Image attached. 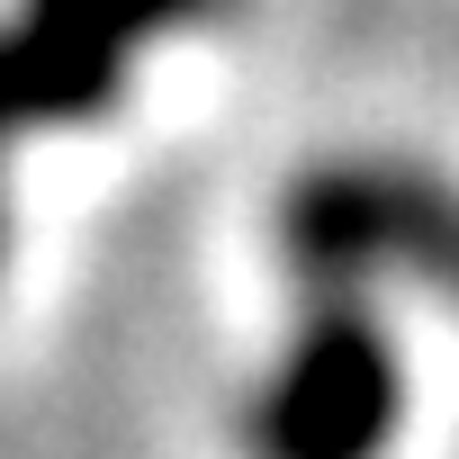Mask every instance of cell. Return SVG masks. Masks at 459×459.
<instances>
[{
    "instance_id": "2",
    "label": "cell",
    "mask_w": 459,
    "mask_h": 459,
    "mask_svg": "<svg viewBox=\"0 0 459 459\" xmlns=\"http://www.w3.org/2000/svg\"><path fill=\"white\" fill-rule=\"evenodd\" d=\"M244 432L253 459H378V441L396 432V351L369 316L325 307L298 333V351L262 378Z\"/></svg>"
},
{
    "instance_id": "1",
    "label": "cell",
    "mask_w": 459,
    "mask_h": 459,
    "mask_svg": "<svg viewBox=\"0 0 459 459\" xmlns=\"http://www.w3.org/2000/svg\"><path fill=\"white\" fill-rule=\"evenodd\" d=\"M280 244H289L298 280L325 289L333 307L351 289H369L378 271L459 298V189L414 162H333V171L298 180Z\"/></svg>"
},
{
    "instance_id": "3",
    "label": "cell",
    "mask_w": 459,
    "mask_h": 459,
    "mask_svg": "<svg viewBox=\"0 0 459 459\" xmlns=\"http://www.w3.org/2000/svg\"><path fill=\"white\" fill-rule=\"evenodd\" d=\"M207 10H216V0H37V28L64 37L73 55H91V64L117 73L135 37L180 28V19H207Z\"/></svg>"
}]
</instances>
